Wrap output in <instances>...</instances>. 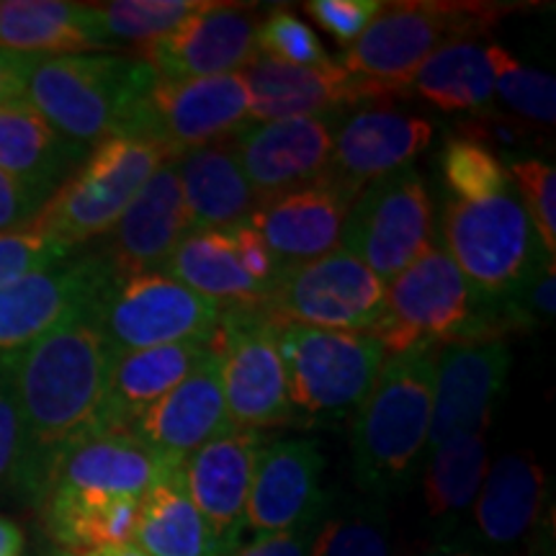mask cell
<instances>
[{
	"mask_svg": "<svg viewBox=\"0 0 556 556\" xmlns=\"http://www.w3.org/2000/svg\"><path fill=\"white\" fill-rule=\"evenodd\" d=\"M309 556H392L389 528L374 513H351L319 523Z\"/></svg>",
	"mask_w": 556,
	"mask_h": 556,
	"instance_id": "60d3db41",
	"label": "cell"
},
{
	"mask_svg": "<svg viewBox=\"0 0 556 556\" xmlns=\"http://www.w3.org/2000/svg\"><path fill=\"white\" fill-rule=\"evenodd\" d=\"M191 232L173 160H165L135 201L109 229L103 261L114 276L152 274L165 266L178 242Z\"/></svg>",
	"mask_w": 556,
	"mask_h": 556,
	"instance_id": "cb8c5ba5",
	"label": "cell"
},
{
	"mask_svg": "<svg viewBox=\"0 0 556 556\" xmlns=\"http://www.w3.org/2000/svg\"><path fill=\"white\" fill-rule=\"evenodd\" d=\"M281 358L294 420L336 426L361 407L389 358L384 345L364 332H336L287 325Z\"/></svg>",
	"mask_w": 556,
	"mask_h": 556,
	"instance_id": "5b68a950",
	"label": "cell"
},
{
	"mask_svg": "<svg viewBox=\"0 0 556 556\" xmlns=\"http://www.w3.org/2000/svg\"><path fill=\"white\" fill-rule=\"evenodd\" d=\"M263 309L281 328L302 325L377 336L387 319V283L338 248L304 266L281 270Z\"/></svg>",
	"mask_w": 556,
	"mask_h": 556,
	"instance_id": "8fae6325",
	"label": "cell"
},
{
	"mask_svg": "<svg viewBox=\"0 0 556 556\" xmlns=\"http://www.w3.org/2000/svg\"><path fill=\"white\" fill-rule=\"evenodd\" d=\"M443 250L482 299H500L544 261L541 245L516 189L477 201L446 199Z\"/></svg>",
	"mask_w": 556,
	"mask_h": 556,
	"instance_id": "ba28073f",
	"label": "cell"
},
{
	"mask_svg": "<svg viewBox=\"0 0 556 556\" xmlns=\"http://www.w3.org/2000/svg\"><path fill=\"white\" fill-rule=\"evenodd\" d=\"M255 50L263 58L287 62V65L296 67H325L336 62L325 50L317 34L312 31V26L304 24L296 13L287 9L274 11L263 24H258Z\"/></svg>",
	"mask_w": 556,
	"mask_h": 556,
	"instance_id": "f35d334b",
	"label": "cell"
},
{
	"mask_svg": "<svg viewBox=\"0 0 556 556\" xmlns=\"http://www.w3.org/2000/svg\"><path fill=\"white\" fill-rule=\"evenodd\" d=\"M258 18L240 3H214L165 37L139 47L163 80H199L242 73L255 60Z\"/></svg>",
	"mask_w": 556,
	"mask_h": 556,
	"instance_id": "ac0fdd59",
	"label": "cell"
},
{
	"mask_svg": "<svg viewBox=\"0 0 556 556\" xmlns=\"http://www.w3.org/2000/svg\"><path fill=\"white\" fill-rule=\"evenodd\" d=\"M507 374L510 348L503 340H464L438 351L428 454L456 435L486 433Z\"/></svg>",
	"mask_w": 556,
	"mask_h": 556,
	"instance_id": "2e32d148",
	"label": "cell"
},
{
	"mask_svg": "<svg viewBox=\"0 0 556 556\" xmlns=\"http://www.w3.org/2000/svg\"><path fill=\"white\" fill-rule=\"evenodd\" d=\"M312 528L309 531H287L255 536L250 544H238L225 556H309Z\"/></svg>",
	"mask_w": 556,
	"mask_h": 556,
	"instance_id": "7dc6e473",
	"label": "cell"
},
{
	"mask_svg": "<svg viewBox=\"0 0 556 556\" xmlns=\"http://www.w3.org/2000/svg\"><path fill=\"white\" fill-rule=\"evenodd\" d=\"M212 343L232 428L261 433L263 428L294 422L281 358V325L266 309H222Z\"/></svg>",
	"mask_w": 556,
	"mask_h": 556,
	"instance_id": "30bf717a",
	"label": "cell"
},
{
	"mask_svg": "<svg viewBox=\"0 0 556 556\" xmlns=\"http://www.w3.org/2000/svg\"><path fill=\"white\" fill-rule=\"evenodd\" d=\"M165 160L170 157L150 139H103L47 199L34 225L70 248L106 235Z\"/></svg>",
	"mask_w": 556,
	"mask_h": 556,
	"instance_id": "52a82bcc",
	"label": "cell"
},
{
	"mask_svg": "<svg viewBox=\"0 0 556 556\" xmlns=\"http://www.w3.org/2000/svg\"><path fill=\"white\" fill-rule=\"evenodd\" d=\"M232 428L222 392L219 361L212 353L197 371L176 389H170L163 400H157L148 413L135 422V433L148 446L160 451L173 462H184L186 456L214 441Z\"/></svg>",
	"mask_w": 556,
	"mask_h": 556,
	"instance_id": "d4e9b609",
	"label": "cell"
},
{
	"mask_svg": "<svg viewBox=\"0 0 556 556\" xmlns=\"http://www.w3.org/2000/svg\"><path fill=\"white\" fill-rule=\"evenodd\" d=\"M353 193L330 176L258 204L248 222L261 232L278 268L304 266L340 248L345 217L351 212Z\"/></svg>",
	"mask_w": 556,
	"mask_h": 556,
	"instance_id": "44dd1931",
	"label": "cell"
},
{
	"mask_svg": "<svg viewBox=\"0 0 556 556\" xmlns=\"http://www.w3.org/2000/svg\"><path fill=\"white\" fill-rule=\"evenodd\" d=\"M41 58L0 50V106L26 99V86Z\"/></svg>",
	"mask_w": 556,
	"mask_h": 556,
	"instance_id": "c3c4849f",
	"label": "cell"
},
{
	"mask_svg": "<svg viewBox=\"0 0 556 556\" xmlns=\"http://www.w3.org/2000/svg\"><path fill=\"white\" fill-rule=\"evenodd\" d=\"M148 556H222L219 541L193 507L180 482V467L150 486L139 500L131 539Z\"/></svg>",
	"mask_w": 556,
	"mask_h": 556,
	"instance_id": "d6a6232c",
	"label": "cell"
},
{
	"mask_svg": "<svg viewBox=\"0 0 556 556\" xmlns=\"http://www.w3.org/2000/svg\"><path fill=\"white\" fill-rule=\"evenodd\" d=\"M507 5L405 0L384 3L338 65L358 78L407 93L422 62L456 41H475L497 24Z\"/></svg>",
	"mask_w": 556,
	"mask_h": 556,
	"instance_id": "277c9868",
	"label": "cell"
},
{
	"mask_svg": "<svg viewBox=\"0 0 556 556\" xmlns=\"http://www.w3.org/2000/svg\"><path fill=\"white\" fill-rule=\"evenodd\" d=\"M86 144L62 137L29 101L0 106V170L52 197L86 160Z\"/></svg>",
	"mask_w": 556,
	"mask_h": 556,
	"instance_id": "f1b7e54d",
	"label": "cell"
},
{
	"mask_svg": "<svg viewBox=\"0 0 556 556\" xmlns=\"http://www.w3.org/2000/svg\"><path fill=\"white\" fill-rule=\"evenodd\" d=\"M486 469L490 458H486L484 433L456 435L430 451L422 471V497H426L428 516L443 528L456 526L471 513Z\"/></svg>",
	"mask_w": 556,
	"mask_h": 556,
	"instance_id": "836d02e7",
	"label": "cell"
},
{
	"mask_svg": "<svg viewBox=\"0 0 556 556\" xmlns=\"http://www.w3.org/2000/svg\"><path fill=\"white\" fill-rule=\"evenodd\" d=\"M24 546L26 539L21 526L0 513V556H21L24 554Z\"/></svg>",
	"mask_w": 556,
	"mask_h": 556,
	"instance_id": "681fc988",
	"label": "cell"
},
{
	"mask_svg": "<svg viewBox=\"0 0 556 556\" xmlns=\"http://www.w3.org/2000/svg\"><path fill=\"white\" fill-rule=\"evenodd\" d=\"M208 0H114L93 3L101 34L111 41L148 45L152 39L176 31L184 21L206 9Z\"/></svg>",
	"mask_w": 556,
	"mask_h": 556,
	"instance_id": "d590c367",
	"label": "cell"
},
{
	"mask_svg": "<svg viewBox=\"0 0 556 556\" xmlns=\"http://www.w3.org/2000/svg\"><path fill=\"white\" fill-rule=\"evenodd\" d=\"M240 75L248 90V122L340 114L356 103L405 96L384 83L351 75L338 62L325 67H296L255 54Z\"/></svg>",
	"mask_w": 556,
	"mask_h": 556,
	"instance_id": "e0dca14e",
	"label": "cell"
},
{
	"mask_svg": "<svg viewBox=\"0 0 556 556\" xmlns=\"http://www.w3.org/2000/svg\"><path fill=\"white\" fill-rule=\"evenodd\" d=\"M41 507H45L47 531L65 548L93 552V548L131 544L135 539L137 497L54 486L41 500Z\"/></svg>",
	"mask_w": 556,
	"mask_h": 556,
	"instance_id": "1f68e13d",
	"label": "cell"
},
{
	"mask_svg": "<svg viewBox=\"0 0 556 556\" xmlns=\"http://www.w3.org/2000/svg\"><path fill=\"white\" fill-rule=\"evenodd\" d=\"M109 47L93 3L0 0V50L34 58L83 54Z\"/></svg>",
	"mask_w": 556,
	"mask_h": 556,
	"instance_id": "f546056e",
	"label": "cell"
},
{
	"mask_svg": "<svg viewBox=\"0 0 556 556\" xmlns=\"http://www.w3.org/2000/svg\"><path fill=\"white\" fill-rule=\"evenodd\" d=\"M214 340V338H212ZM176 343L111 356L96 430H131L148 409L214 353V343ZM93 430V433H96Z\"/></svg>",
	"mask_w": 556,
	"mask_h": 556,
	"instance_id": "484cf974",
	"label": "cell"
},
{
	"mask_svg": "<svg viewBox=\"0 0 556 556\" xmlns=\"http://www.w3.org/2000/svg\"><path fill=\"white\" fill-rule=\"evenodd\" d=\"M80 556H148L142 554L135 544H122V546H106V548H93V552H83Z\"/></svg>",
	"mask_w": 556,
	"mask_h": 556,
	"instance_id": "f907efd6",
	"label": "cell"
},
{
	"mask_svg": "<svg viewBox=\"0 0 556 556\" xmlns=\"http://www.w3.org/2000/svg\"><path fill=\"white\" fill-rule=\"evenodd\" d=\"M441 176L448 199L477 201L516 189L505 160L469 135L451 137L441 152Z\"/></svg>",
	"mask_w": 556,
	"mask_h": 556,
	"instance_id": "8d00e7d4",
	"label": "cell"
},
{
	"mask_svg": "<svg viewBox=\"0 0 556 556\" xmlns=\"http://www.w3.org/2000/svg\"><path fill=\"white\" fill-rule=\"evenodd\" d=\"M486 58L495 75V93L505 101V106L523 122L552 127L556 122L554 75L523 65L503 47H486Z\"/></svg>",
	"mask_w": 556,
	"mask_h": 556,
	"instance_id": "74e56055",
	"label": "cell"
},
{
	"mask_svg": "<svg viewBox=\"0 0 556 556\" xmlns=\"http://www.w3.org/2000/svg\"><path fill=\"white\" fill-rule=\"evenodd\" d=\"M75 248L54 240L45 229L31 225L13 229V232L0 235V289L11 287L18 278L37 274V270L52 266L67 255H73Z\"/></svg>",
	"mask_w": 556,
	"mask_h": 556,
	"instance_id": "b9f144b4",
	"label": "cell"
},
{
	"mask_svg": "<svg viewBox=\"0 0 556 556\" xmlns=\"http://www.w3.org/2000/svg\"><path fill=\"white\" fill-rule=\"evenodd\" d=\"M248 122V90L240 73L152 86L139 137L160 144L170 160L232 137Z\"/></svg>",
	"mask_w": 556,
	"mask_h": 556,
	"instance_id": "5bb4252c",
	"label": "cell"
},
{
	"mask_svg": "<svg viewBox=\"0 0 556 556\" xmlns=\"http://www.w3.org/2000/svg\"><path fill=\"white\" fill-rule=\"evenodd\" d=\"M157 73L142 58L109 52L41 58L34 67L26 99L78 144L109 137H139L142 111Z\"/></svg>",
	"mask_w": 556,
	"mask_h": 556,
	"instance_id": "3957f363",
	"label": "cell"
},
{
	"mask_svg": "<svg viewBox=\"0 0 556 556\" xmlns=\"http://www.w3.org/2000/svg\"><path fill=\"white\" fill-rule=\"evenodd\" d=\"M338 122L340 114L245 122L229 137L240 168L261 204L302 189L328 173Z\"/></svg>",
	"mask_w": 556,
	"mask_h": 556,
	"instance_id": "9a60e30c",
	"label": "cell"
},
{
	"mask_svg": "<svg viewBox=\"0 0 556 556\" xmlns=\"http://www.w3.org/2000/svg\"><path fill=\"white\" fill-rule=\"evenodd\" d=\"M374 338L387 356L438 340H495L490 302L475 294L443 248H430L387 283V319Z\"/></svg>",
	"mask_w": 556,
	"mask_h": 556,
	"instance_id": "8992f818",
	"label": "cell"
},
{
	"mask_svg": "<svg viewBox=\"0 0 556 556\" xmlns=\"http://www.w3.org/2000/svg\"><path fill=\"white\" fill-rule=\"evenodd\" d=\"M229 232H232L235 250H238V258L242 263V268H245L248 276L253 278L255 283H261V287L266 289L270 296V289H274L281 268H278L276 258L270 255L266 242H263L261 232L250 225V222H242V225L229 227Z\"/></svg>",
	"mask_w": 556,
	"mask_h": 556,
	"instance_id": "bcb514c9",
	"label": "cell"
},
{
	"mask_svg": "<svg viewBox=\"0 0 556 556\" xmlns=\"http://www.w3.org/2000/svg\"><path fill=\"white\" fill-rule=\"evenodd\" d=\"M26 462L24 417H21L13 358H0V490L21 486Z\"/></svg>",
	"mask_w": 556,
	"mask_h": 556,
	"instance_id": "7bdbcfd3",
	"label": "cell"
},
{
	"mask_svg": "<svg viewBox=\"0 0 556 556\" xmlns=\"http://www.w3.org/2000/svg\"><path fill=\"white\" fill-rule=\"evenodd\" d=\"M422 556H482V554H477V552H471V548H456V546H435V548H430V552H426Z\"/></svg>",
	"mask_w": 556,
	"mask_h": 556,
	"instance_id": "816d5d0a",
	"label": "cell"
},
{
	"mask_svg": "<svg viewBox=\"0 0 556 556\" xmlns=\"http://www.w3.org/2000/svg\"><path fill=\"white\" fill-rule=\"evenodd\" d=\"M180 464L148 446L135 430H96L62 451L47 492L62 486L142 500L150 486L173 475Z\"/></svg>",
	"mask_w": 556,
	"mask_h": 556,
	"instance_id": "603a6c76",
	"label": "cell"
},
{
	"mask_svg": "<svg viewBox=\"0 0 556 556\" xmlns=\"http://www.w3.org/2000/svg\"><path fill=\"white\" fill-rule=\"evenodd\" d=\"M345 253L389 283L433 248V204L426 180L405 168L368 184L340 232Z\"/></svg>",
	"mask_w": 556,
	"mask_h": 556,
	"instance_id": "7c38bea8",
	"label": "cell"
},
{
	"mask_svg": "<svg viewBox=\"0 0 556 556\" xmlns=\"http://www.w3.org/2000/svg\"><path fill=\"white\" fill-rule=\"evenodd\" d=\"M433 139L428 119L394 109H361L340 116L325 176L361 193L374 180L413 168Z\"/></svg>",
	"mask_w": 556,
	"mask_h": 556,
	"instance_id": "7402d4cb",
	"label": "cell"
},
{
	"mask_svg": "<svg viewBox=\"0 0 556 556\" xmlns=\"http://www.w3.org/2000/svg\"><path fill=\"white\" fill-rule=\"evenodd\" d=\"M47 193L11 178L0 170V235L31 225L47 204Z\"/></svg>",
	"mask_w": 556,
	"mask_h": 556,
	"instance_id": "f6af8a7d",
	"label": "cell"
},
{
	"mask_svg": "<svg viewBox=\"0 0 556 556\" xmlns=\"http://www.w3.org/2000/svg\"><path fill=\"white\" fill-rule=\"evenodd\" d=\"M261 448L263 433L258 430L229 428L180 464V482L186 495L212 528L225 554L240 544L250 482Z\"/></svg>",
	"mask_w": 556,
	"mask_h": 556,
	"instance_id": "ffe728a7",
	"label": "cell"
},
{
	"mask_svg": "<svg viewBox=\"0 0 556 556\" xmlns=\"http://www.w3.org/2000/svg\"><path fill=\"white\" fill-rule=\"evenodd\" d=\"M11 358L26 435L18 492L41 505L62 451L99 428L111 353L88 309Z\"/></svg>",
	"mask_w": 556,
	"mask_h": 556,
	"instance_id": "6da1fadb",
	"label": "cell"
},
{
	"mask_svg": "<svg viewBox=\"0 0 556 556\" xmlns=\"http://www.w3.org/2000/svg\"><path fill=\"white\" fill-rule=\"evenodd\" d=\"M160 274L197 291L219 309L263 307L268 291L242 268L229 227L193 229L178 242Z\"/></svg>",
	"mask_w": 556,
	"mask_h": 556,
	"instance_id": "4dcf8cb0",
	"label": "cell"
},
{
	"mask_svg": "<svg viewBox=\"0 0 556 556\" xmlns=\"http://www.w3.org/2000/svg\"><path fill=\"white\" fill-rule=\"evenodd\" d=\"M438 345L389 356L377 384L353 413V479L371 497L405 492L428 456Z\"/></svg>",
	"mask_w": 556,
	"mask_h": 556,
	"instance_id": "7a4b0ae2",
	"label": "cell"
},
{
	"mask_svg": "<svg viewBox=\"0 0 556 556\" xmlns=\"http://www.w3.org/2000/svg\"><path fill=\"white\" fill-rule=\"evenodd\" d=\"M219 315L217 304L160 270L111 276L93 304V319L111 356L191 340L208 343Z\"/></svg>",
	"mask_w": 556,
	"mask_h": 556,
	"instance_id": "9c48e42d",
	"label": "cell"
},
{
	"mask_svg": "<svg viewBox=\"0 0 556 556\" xmlns=\"http://www.w3.org/2000/svg\"><path fill=\"white\" fill-rule=\"evenodd\" d=\"M513 186L528 219L536 229L541 245L554 258L556 253V170L539 157H510L507 165Z\"/></svg>",
	"mask_w": 556,
	"mask_h": 556,
	"instance_id": "ab89813d",
	"label": "cell"
},
{
	"mask_svg": "<svg viewBox=\"0 0 556 556\" xmlns=\"http://www.w3.org/2000/svg\"><path fill=\"white\" fill-rule=\"evenodd\" d=\"M546 477L526 451L497 458L471 505L475 533L492 548H513L533 531L544 510Z\"/></svg>",
	"mask_w": 556,
	"mask_h": 556,
	"instance_id": "83f0119b",
	"label": "cell"
},
{
	"mask_svg": "<svg viewBox=\"0 0 556 556\" xmlns=\"http://www.w3.org/2000/svg\"><path fill=\"white\" fill-rule=\"evenodd\" d=\"M381 5L384 3L379 0H309L304 9L332 39H338L340 45H353L381 11Z\"/></svg>",
	"mask_w": 556,
	"mask_h": 556,
	"instance_id": "ee69618b",
	"label": "cell"
},
{
	"mask_svg": "<svg viewBox=\"0 0 556 556\" xmlns=\"http://www.w3.org/2000/svg\"><path fill=\"white\" fill-rule=\"evenodd\" d=\"M111 276L101 253H73L0 289V358L24 351L67 319L93 309Z\"/></svg>",
	"mask_w": 556,
	"mask_h": 556,
	"instance_id": "4fadbf2b",
	"label": "cell"
},
{
	"mask_svg": "<svg viewBox=\"0 0 556 556\" xmlns=\"http://www.w3.org/2000/svg\"><path fill=\"white\" fill-rule=\"evenodd\" d=\"M173 163L178 170L191 232L242 225L258 208L261 201L250 189L229 137L184 152L173 157Z\"/></svg>",
	"mask_w": 556,
	"mask_h": 556,
	"instance_id": "4316f807",
	"label": "cell"
},
{
	"mask_svg": "<svg viewBox=\"0 0 556 556\" xmlns=\"http://www.w3.org/2000/svg\"><path fill=\"white\" fill-rule=\"evenodd\" d=\"M323 471L325 456L312 441L263 446L250 482L245 526L255 536L315 528L328 507Z\"/></svg>",
	"mask_w": 556,
	"mask_h": 556,
	"instance_id": "d6986e66",
	"label": "cell"
},
{
	"mask_svg": "<svg viewBox=\"0 0 556 556\" xmlns=\"http://www.w3.org/2000/svg\"><path fill=\"white\" fill-rule=\"evenodd\" d=\"M422 101L441 111H482L495 96L486 47L477 41H456L422 62L409 80Z\"/></svg>",
	"mask_w": 556,
	"mask_h": 556,
	"instance_id": "e575fe53",
	"label": "cell"
}]
</instances>
